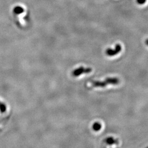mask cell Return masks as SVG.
I'll use <instances>...</instances> for the list:
<instances>
[{"mask_svg": "<svg viewBox=\"0 0 148 148\" xmlns=\"http://www.w3.org/2000/svg\"><path fill=\"white\" fill-rule=\"evenodd\" d=\"M119 83V79L117 78H108L103 81H92L93 87H104L108 85H117Z\"/></svg>", "mask_w": 148, "mask_h": 148, "instance_id": "1", "label": "cell"}, {"mask_svg": "<svg viewBox=\"0 0 148 148\" xmlns=\"http://www.w3.org/2000/svg\"><path fill=\"white\" fill-rule=\"evenodd\" d=\"M92 71V70L90 68H85L84 67H79L73 71V75L76 77L83 74H88Z\"/></svg>", "mask_w": 148, "mask_h": 148, "instance_id": "2", "label": "cell"}, {"mask_svg": "<svg viewBox=\"0 0 148 148\" xmlns=\"http://www.w3.org/2000/svg\"><path fill=\"white\" fill-rule=\"evenodd\" d=\"M121 50V46L120 45L117 44L115 46V48L114 49L108 48L106 51V54L109 56H114L119 53Z\"/></svg>", "mask_w": 148, "mask_h": 148, "instance_id": "3", "label": "cell"}, {"mask_svg": "<svg viewBox=\"0 0 148 148\" xmlns=\"http://www.w3.org/2000/svg\"><path fill=\"white\" fill-rule=\"evenodd\" d=\"M24 10L21 6H16L13 9V12L16 14H20L24 12Z\"/></svg>", "mask_w": 148, "mask_h": 148, "instance_id": "4", "label": "cell"}, {"mask_svg": "<svg viewBox=\"0 0 148 148\" xmlns=\"http://www.w3.org/2000/svg\"><path fill=\"white\" fill-rule=\"evenodd\" d=\"M101 127V123H99L98 122H96L95 123H94V125L93 126V128L95 131H99V130H100Z\"/></svg>", "mask_w": 148, "mask_h": 148, "instance_id": "5", "label": "cell"}, {"mask_svg": "<svg viewBox=\"0 0 148 148\" xmlns=\"http://www.w3.org/2000/svg\"><path fill=\"white\" fill-rule=\"evenodd\" d=\"M116 142V141L113 138H108L106 139V143L108 144H115Z\"/></svg>", "mask_w": 148, "mask_h": 148, "instance_id": "6", "label": "cell"}, {"mask_svg": "<svg viewBox=\"0 0 148 148\" xmlns=\"http://www.w3.org/2000/svg\"><path fill=\"white\" fill-rule=\"evenodd\" d=\"M137 2L139 5H143L146 2V0H137Z\"/></svg>", "mask_w": 148, "mask_h": 148, "instance_id": "7", "label": "cell"}, {"mask_svg": "<svg viewBox=\"0 0 148 148\" xmlns=\"http://www.w3.org/2000/svg\"></svg>", "mask_w": 148, "mask_h": 148, "instance_id": "8", "label": "cell"}]
</instances>
